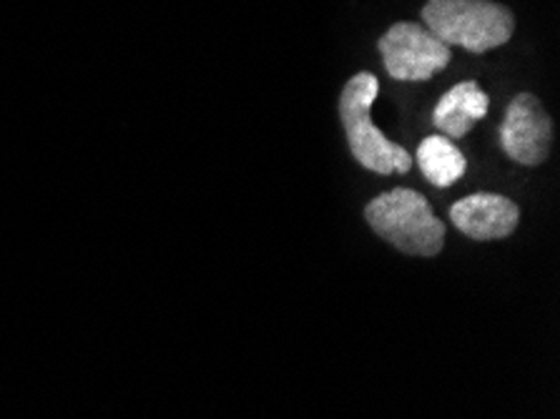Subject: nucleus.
<instances>
[{"mask_svg":"<svg viewBox=\"0 0 560 419\" xmlns=\"http://www.w3.org/2000/svg\"><path fill=\"white\" fill-rule=\"evenodd\" d=\"M377 93L380 81L368 71L352 75L345 83L342 93H339V121L345 126L347 143H350L358 164L372 174H407L412 168V156L389 141L370 118Z\"/></svg>","mask_w":560,"mask_h":419,"instance_id":"nucleus-1","label":"nucleus"},{"mask_svg":"<svg viewBox=\"0 0 560 419\" xmlns=\"http://www.w3.org/2000/svg\"><path fill=\"white\" fill-rule=\"evenodd\" d=\"M422 21L450 48L460 46L470 54L505 46L515 33L513 11L493 0H428Z\"/></svg>","mask_w":560,"mask_h":419,"instance_id":"nucleus-2","label":"nucleus"},{"mask_svg":"<svg viewBox=\"0 0 560 419\" xmlns=\"http://www.w3.org/2000/svg\"><path fill=\"white\" fill-rule=\"evenodd\" d=\"M488 93L475 81H463L438 101L435 110H432V124L447 139H465L472 131V126L488 116Z\"/></svg>","mask_w":560,"mask_h":419,"instance_id":"nucleus-7","label":"nucleus"},{"mask_svg":"<svg viewBox=\"0 0 560 419\" xmlns=\"http://www.w3.org/2000/svg\"><path fill=\"white\" fill-rule=\"evenodd\" d=\"M500 147L515 164L540 166L553 147V121L533 93H517L505 110Z\"/></svg>","mask_w":560,"mask_h":419,"instance_id":"nucleus-5","label":"nucleus"},{"mask_svg":"<svg viewBox=\"0 0 560 419\" xmlns=\"http://www.w3.org/2000/svg\"><path fill=\"white\" fill-rule=\"evenodd\" d=\"M364 219L380 238L407 256H438L445 244V224L430 201L415 189H393L364 207Z\"/></svg>","mask_w":560,"mask_h":419,"instance_id":"nucleus-3","label":"nucleus"},{"mask_svg":"<svg viewBox=\"0 0 560 419\" xmlns=\"http://www.w3.org/2000/svg\"><path fill=\"white\" fill-rule=\"evenodd\" d=\"M450 221L475 242H495L508 238L517 229L521 209L503 194H472L453 203Z\"/></svg>","mask_w":560,"mask_h":419,"instance_id":"nucleus-6","label":"nucleus"},{"mask_svg":"<svg viewBox=\"0 0 560 419\" xmlns=\"http://www.w3.org/2000/svg\"><path fill=\"white\" fill-rule=\"evenodd\" d=\"M418 164L422 176L438 189H447V186L460 182L465 168H468L463 151L447 136H428L418 149Z\"/></svg>","mask_w":560,"mask_h":419,"instance_id":"nucleus-8","label":"nucleus"},{"mask_svg":"<svg viewBox=\"0 0 560 419\" xmlns=\"http://www.w3.org/2000/svg\"><path fill=\"white\" fill-rule=\"evenodd\" d=\"M385 71L395 81H428L453 58L447 43L420 23H395L377 43Z\"/></svg>","mask_w":560,"mask_h":419,"instance_id":"nucleus-4","label":"nucleus"}]
</instances>
